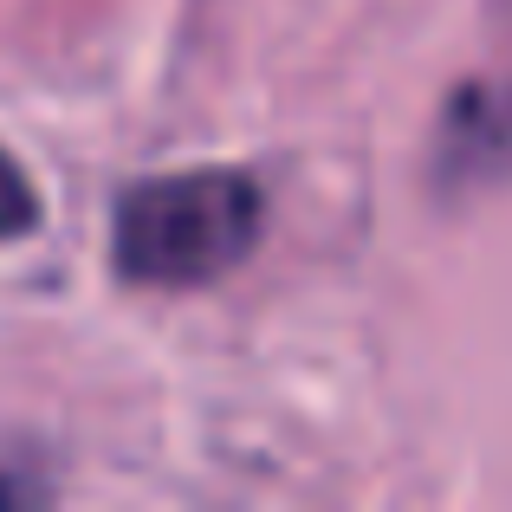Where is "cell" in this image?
Here are the masks:
<instances>
[{"mask_svg": "<svg viewBox=\"0 0 512 512\" xmlns=\"http://www.w3.org/2000/svg\"><path fill=\"white\" fill-rule=\"evenodd\" d=\"M435 175L448 188H480L512 175V78L506 85H461L441 117Z\"/></svg>", "mask_w": 512, "mask_h": 512, "instance_id": "2", "label": "cell"}, {"mask_svg": "<svg viewBox=\"0 0 512 512\" xmlns=\"http://www.w3.org/2000/svg\"><path fill=\"white\" fill-rule=\"evenodd\" d=\"M39 221H46V201H39L33 175L20 169V156L0 143V247H13V240L39 234Z\"/></svg>", "mask_w": 512, "mask_h": 512, "instance_id": "3", "label": "cell"}, {"mask_svg": "<svg viewBox=\"0 0 512 512\" xmlns=\"http://www.w3.org/2000/svg\"><path fill=\"white\" fill-rule=\"evenodd\" d=\"M266 227V195L247 169L201 163L143 175L111 208V273L150 292H195L247 266Z\"/></svg>", "mask_w": 512, "mask_h": 512, "instance_id": "1", "label": "cell"}]
</instances>
